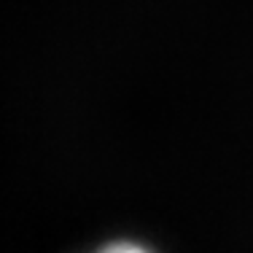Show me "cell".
Listing matches in <instances>:
<instances>
[{"mask_svg":"<svg viewBox=\"0 0 253 253\" xmlns=\"http://www.w3.org/2000/svg\"><path fill=\"white\" fill-rule=\"evenodd\" d=\"M92 253H154L148 245L137 243V240H113V243H105L100 248H94Z\"/></svg>","mask_w":253,"mask_h":253,"instance_id":"6da1fadb","label":"cell"}]
</instances>
